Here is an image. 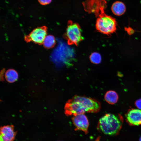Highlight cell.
Returning <instances> with one entry per match:
<instances>
[{"instance_id": "cell-6", "label": "cell", "mask_w": 141, "mask_h": 141, "mask_svg": "<svg viewBox=\"0 0 141 141\" xmlns=\"http://www.w3.org/2000/svg\"><path fill=\"white\" fill-rule=\"evenodd\" d=\"M47 28L45 26L38 27L33 30L28 35L24 37L27 42H32L39 45L43 44L47 34Z\"/></svg>"}, {"instance_id": "cell-16", "label": "cell", "mask_w": 141, "mask_h": 141, "mask_svg": "<svg viewBox=\"0 0 141 141\" xmlns=\"http://www.w3.org/2000/svg\"><path fill=\"white\" fill-rule=\"evenodd\" d=\"M135 104L138 109L141 110V98L137 100L135 102Z\"/></svg>"}, {"instance_id": "cell-12", "label": "cell", "mask_w": 141, "mask_h": 141, "mask_svg": "<svg viewBox=\"0 0 141 141\" xmlns=\"http://www.w3.org/2000/svg\"><path fill=\"white\" fill-rule=\"evenodd\" d=\"M5 77L8 82L12 83L16 81L18 77V74L15 70L10 69L7 70L5 73Z\"/></svg>"}, {"instance_id": "cell-15", "label": "cell", "mask_w": 141, "mask_h": 141, "mask_svg": "<svg viewBox=\"0 0 141 141\" xmlns=\"http://www.w3.org/2000/svg\"><path fill=\"white\" fill-rule=\"evenodd\" d=\"M39 3L42 5H46L50 3L51 0H38Z\"/></svg>"}, {"instance_id": "cell-3", "label": "cell", "mask_w": 141, "mask_h": 141, "mask_svg": "<svg viewBox=\"0 0 141 141\" xmlns=\"http://www.w3.org/2000/svg\"><path fill=\"white\" fill-rule=\"evenodd\" d=\"M104 10H103L97 17L96 27L99 32L109 35L116 31L117 22L114 18L106 14Z\"/></svg>"}, {"instance_id": "cell-11", "label": "cell", "mask_w": 141, "mask_h": 141, "mask_svg": "<svg viewBox=\"0 0 141 141\" xmlns=\"http://www.w3.org/2000/svg\"><path fill=\"white\" fill-rule=\"evenodd\" d=\"M119 97L117 93L113 90L107 91L104 96L105 100L109 104H114L118 101Z\"/></svg>"}, {"instance_id": "cell-7", "label": "cell", "mask_w": 141, "mask_h": 141, "mask_svg": "<svg viewBox=\"0 0 141 141\" xmlns=\"http://www.w3.org/2000/svg\"><path fill=\"white\" fill-rule=\"evenodd\" d=\"M126 120L131 126L141 125V110L132 108L129 109L125 115Z\"/></svg>"}, {"instance_id": "cell-1", "label": "cell", "mask_w": 141, "mask_h": 141, "mask_svg": "<svg viewBox=\"0 0 141 141\" xmlns=\"http://www.w3.org/2000/svg\"><path fill=\"white\" fill-rule=\"evenodd\" d=\"M101 107L100 102L94 98L74 96L66 103L64 109L67 116L84 114L85 112L96 113Z\"/></svg>"}, {"instance_id": "cell-18", "label": "cell", "mask_w": 141, "mask_h": 141, "mask_svg": "<svg viewBox=\"0 0 141 141\" xmlns=\"http://www.w3.org/2000/svg\"><path fill=\"white\" fill-rule=\"evenodd\" d=\"M139 141H141V136L140 137V138L139 140Z\"/></svg>"}, {"instance_id": "cell-17", "label": "cell", "mask_w": 141, "mask_h": 141, "mask_svg": "<svg viewBox=\"0 0 141 141\" xmlns=\"http://www.w3.org/2000/svg\"><path fill=\"white\" fill-rule=\"evenodd\" d=\"M126 30L127 31L128 33L130 34H132L134 32V30L130 27L126 28Z\"/></svg>"}, {"instance_id": "cell-9", "label": "cell", "mask_w": 141, "mask_h": 141, "mask_svg": "<svg viewBox=\"0 0 141 141\" xmlns=\"http://www.w3.org/2000/svg\"><path fill=\"white\" fill-rule=\"evenodd\" d=\"M72 120L76 130L82 131L85 134L87 133L89 122L87 118L84 114L74 116Z\"/></svg>"}, {"instance_id": "cell-5", "label": "cell", "mask_w": 141, "mask_h": 141, "mask_svg": "<svg viewBox=\"0 0 141 141\" xmlns=\"http://www.w3.org/2000/svg\"><path fill=\"white\" fill-rule=\"evenodd\" d=\"M107 3L105 0H86L82 3L86 11L93 13L97 17L102 10L106 8Z\"/></svg>"}, {"instance_id": "cell-2", "label": "cell", "mask_w": 141, "mask_h": 141, "mask_svg": "<svg viewBox=\"0 0 141 141\" xmlns=\"http://www.w3.org/2000/svg\"><path fill=\"white\" fill-rule=\"evenodd\" d=\"M123 121V118L120 114H106L99 119L97 128L105 134L116 136L121 130Z\"/></svg>"}, {"instance_id": "cell-10", "label": "cell", "mask_w": 141, "mask_h": 141, "mask_svg": "<svg viewBox=\"0 0 141 141\" xmlns=\"http://www.w3.org/2000/svg\"><path fill=\"white\" fill-rule=\"evenodd\" d=\"M126 8L125 4L122 2L117 1L112 4L111 10L115 15L120 16L123 15L125 12Z\"/></svg>"}, {"instance_id": "cell-14", "label": "cell", "mask_w": 141, "mask_h": 141, "mask_svg": "<svg viewBox=\"0 0 141 141\" xmlns=\"http://www.w3.org/2000/svg\"><path fill=\"white\" fill-rule=\"evenodd\" d=\"M90 58L91 62L95 64H99L101 60L100 55L97 52H94L91 54L90 56Z\"/></svg>"}, {"instance_id": "cell-8", "label": "cell", "mask_w": 141, "mask_h": 141, "mask_svg": "<svg viewBox=\"0 0 141 141\" xmlns=\"http://www.w3.org/2000/svg\"><path fill=\"white\" fill-rule=\"evenodd\" d=\"M16 132L14 126L7 125L1 126L0 129V141H14Z\"/></svg>"}, {"instance_id": "cell-4", "label": "cell", "mask_w": 141, "mask_h": 141, "mask_svg": "<svg viewBox=\"0 0 141 141\" xmlns=\"http://www.w3.org/2000/svg\"><path fill=\"white\" fill-rule=\"evenodd\" d=\"M81 32V28L79 24L69 20L63 37L67 40L68 45L77 46L83 40Z\"/></svg>"}, {"instance_id": "cell-13", "label": "cell", "mask_w": 141, "mask_h": 141, "mask_svg": "<svg viewBox=\"0 0 141 141\" xmlns=\"http://www.w3.org/2000/svg\"><path fill=\"white\" fill-rule=\"evenodd\" d=\"M55 44L56 40L55 37L51 35L46 36L43 43L44 46L46 49L53 48Z\"/></svg>"}]
</instances>
